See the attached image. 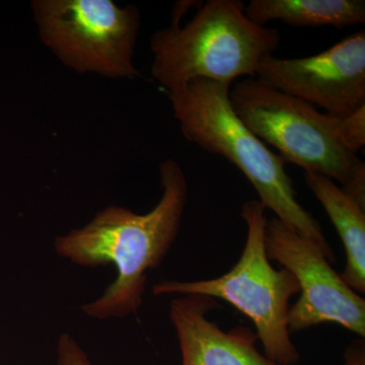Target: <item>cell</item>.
Returning a JSON list of instances; mask_svg holds the SVG:
<instances>
[{
  "label": "cell",
  "mask_w": 365,
  "mask_h": 365,
  "mask_svg": "<svg viewBox=\"0 0 365 365\" xmlns=\"http://www.w3.org/2000/svg\"><path fill=\"white\" fill-rule=\"evenodd\" d=\"M160 178L162 197L150 212L108 206L85 227L55 240V252L72 264L90 268L113 264L117 269L116 279L104 294L81 307L86 316L121 319L143 306L148 272L160 265L176 241L188 197L179 163L165 160Z\"/></svg>",
  "instance_id": "cell-1"
},
{
  "label": "cell",
  "mask_w": 365,
  "mask_h": 365,
  "mask_svg": "<svg viewBox=\"0 0 365 365\" xmlns=\"http://www.w3.org/2000/svg\"><path fill=\"white\" fill-rule=\"evenodd\" d=\"M230 83L195 79L168 93L182 136L241 170L258 193L262 205L316 245L334 263L332 247L319 222L297 200L284 160L269 150L235 115L230 105Z\"/></svg>",
  "instance_id": "cell-2"
},
{
  "label": "cell",
  "mask_w": 365,
  "mask_h": 365,
  "mask_svg": "<svg viewBox=\"0 0 365 365\" xmlns=\"http://www.w3.org/2000/svg\"><path fill=\"white\" fill-rule=\"evenodd\" d=\"M239 0H209L184 26L153 34L151 76L165 90L195 81L230 83L256 78L261 60L277 49L280 32L247 18Z\"/></svg>",
  "instance_id": "cell-3"
},
{
  "label": "cell",
  "mask_w": 365,
  "mask_h": 365,
  "mask_svg": "<svg viewBox=\"0 0 365 365\" xmlns=\"http://www.w3.org/2000/svg\"><path fill=\"white\" fill-rule=\"evenodd\" d=\"M230 101L245 126L279 151L285 163L339 182L344 193L365 209V165L340 143L339 118L256 78L235 83Z\"/></svg>",
  "instance_id": "cell-4"
},
{
  "label": "cell",
  "mask_w": 365,
  "mask_h": 365,
  "mask_svg": "<svg viewBox=\"0 0 365 365\" xmlns=\"http://www.w3.org/2000/svg\"><path fill=\"white\" fill-rule=\"evenodd\" d=\"M259 200L242 204L241 217L247 225V240L237 264L215 279L163 280L153 285L155 295L196 294L230 302L253 322L257 337L269 359L295 365L299 353L290 339L288 312L292 297L299 294V282L287 269L276 270L265 248L267 217Z\"/></svg>",
  "instance_id": "cell-5"
},
{
  "label": "cell",
  "mask_w": 365,
  "mask_h": 365,
  "mask_svg": "<svg viewBox=\"0 0 365 365\" xmlns=\"http://www.w3.org/2000/svg\"><path fill=\"white\" fill-rule=\"evenodd\" d=\"M41 40L72 71L110 78H135L134 49L140 14L111 0H36Z\"/></svg>",
  "instance_id": "cell-6"
},
{
  "label": "cell",
  "mask_w": 365,
  "mask_h": 365,
  "mask_svg": "<svg viewBox=\"0 0 365 365\" xmlns=\"http://www.w3.org/2000/svg\"><path fill=\"white\" fill-rule=\"evenodd\" d=\"M269 259L290 271L300 287L288 312L290 335L325 323L338 324L365 338V300L340 277L325 255L273 216L265 228Z\"/></svg>",
  "instance_id": "cell-7"
},
{
  "label": "cell",
  "mask_w": 365,
  "mask_h": 365,
  "mask_svg": "<svg viewBox=\"0 0 365 365\" xmlns=\"http://www.w3.org/2000/svg\"><path fill=\"white\" fill-rule=\"evenodd\" d=\"M256 79L331 116H349L365 107V32L348 36L313 56L267 55L259 64Z\"/></svg>",
  "instance_id": "cell-8"
},
{
  "label": "cell",
  "mask_w": 365,
  "mask_h": 365,
  "mask_svg": "<svg viewBox=\"0 0 365 365\" xmlns=\"http://www.w3.org/2000/svg\"><path fill=\"white\" fill-rule=\"evenodd\" d=\"M218 307L215 299L204 295H180L170 302L182 365H282L259 351L258 337L251 328L223 331L209 319V313Z\"/></svg>",
  "instance_id": "cell-9"
},
{
  "label": "cell",
  "mask_w": 365,
  "mask_h": 365,
  "mask_svg": "<svg viewBox=\"0 0 365 365\" xmlns=\"http://www.w3.org/2000/svg\"><path fill=\"white\" fill-rule=\"evenodd\" d=\"M304 182L318 199L340 235L346 253L340 277L357 294L365 292V209L330 178L304 172Z\"/></svg>",
  "instance_id": "cell-10"
},
{
  "label": "cell",
  "mask_w": 365,
  "mask_h": 365,
  "mask_svg": "<svg viewBox=\"0 0 365 365\" xmlns=\"http://www.w3.org/2000/svg\"><path fill=\"white\" fill-rule=\"evenodd\" d=\"M259 26L279 21L292 26H332L343 29L365 23L364 0H252L245 6Z\"/></svg>",
  "instance_id": "cell-11"
},
{
  "label": "cell",
  "mask_w": 365,
  "mask_h": 365,
  "mask_svg": "<svg viewBox=\"0 0 365 365\" xmlns=\"http://www.w3.org/2000/svg\"><path fill=\"white\" fill-rule=\"evenodd\" d=\"M338 137L346 150L356 153L365 145V107L338 121Z\"/></svg>",
  "instance_id": "cell-12"
},
{
  "label": "cell",
  "mask_w": 365,
  "mask_h": 365,
  "mask_svg": "<svg viewBox=\"0 0 365 365\" xmlns=\"http://www.w3.org/2000/svg\"><path fill=\"white\" fill-rule=\"evenodd\" d=\"M55 365H93L85 350L69 333L61 334L57 344Z\"/></svg>",
  "instance_id": "cell-13"
},
{
  "label": "cell",
  "mask_w": 365,
  "mask_h": 365,
  "mask_svg": "<svg viewBox=\"0 0 365 365\" xmlns=\"http://www.w3.org/2000/svg\"><path fill=\"white\" fill-rule=\"evenodd\" d=\"M343 365H365V341L360 338L348 345L344 353Z\"/></svg>",
  "instance_id": "cell-14"
}]
</instances>
